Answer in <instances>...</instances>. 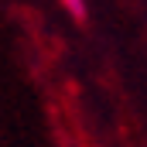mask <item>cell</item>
<instances>
[{"label":"cell","mask_w":147,"mask_h":147,"mask_svg":"<svg viewBox=\"0 0 147 147\" xmlns=\"http://www.w3.org/2000/svg\"><path fill=\"white\" fill-rule=\"evenodd\" d=\"M62 7L72 14L75 21H82V17H86V10H89V7H86V0H62Z\"/></svg>","instance_id":"obj_1"}]
</instances>
